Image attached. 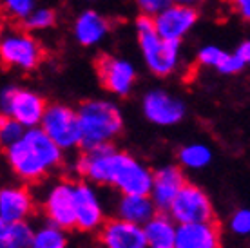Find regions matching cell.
I'll return each instance as SVG.
<instances>
[{"instance_id": "cell-27", "label": "cell", "mask_w": 250, "mask_h": 248, "mask_svg": "<svg viewBox=\"0 0 250 248\" xmlns=\"http://www.w3.org/2000/svg\"><path fill=\"white\" fill-rule=\"evenodd\" d=\"M230 230L236 236H250V208H239L230 217Z\"/></svg>"}, {"instance_id": "cell-3", "label": "cell", "mask_w": 250, "mask_h": 248, "mask_svg": "<svg viewBox=\"0 0 250 248\" xmlns=\"http://www.w3.org/2000/svg\"><path fill=\"white\" fill-rule=\"evenodd\" d=\"M140 47L144 51L145 62L149 69L158 76H167L174 71L178 63L180 40L162 38L156 29V22L150 15H142L136 20Z\"/></svg>"}, {"instance_id": "cell-11", "label": "cell", "mask_w": 250, "mask_h": 248, "mask_svg": "<svg viewBox=\"0 0 250 248\" xmlns=\"http://www.w3.org/2000/svg\"><path fill=\"white\" fill-rule=\"evenodd\" d=\"M96 73H98V80L107 91L125 96L131 91L132 83H134V69L131 63L118 60L114 56L100 55L94 62Z\"/></svg>"}, {"instance_id": "cell-7", "label": "cell", "mask_w": 250, "mask_h": 248, "mask_svg": "<svg viewBox=\"0 0 250 248\" xmlns=\"http://www.w3.org/2000/svg\"><path fill=\"white\" fill-rule=\"evenodd\" d=\"M2 111L4 116L20 122L25 129H31V127H40L47 105L42 96L31 91L9 87L2 94Z\"/></svg>"}, {"instance_id": "cell-24", "label": "cell", "mask_w": 250, "mask_h": 248, "mask_svg": "<svg viewBox=\"0 0 250 248\" xmlns=\"http://www.w3.org/2000/svg\"><path fill=\"white\" fill-rule=\"evenodd\" d=\"M31 248H67L65 230L53 223L44 225L35 232Z\"/></svg>"}, {"instance_id": "cell-5", "label": "cell", "mask_w": 250, "mask_h": 248, "mask_svg": "<svg viewBox=\"0 0 250 248\" xmlns=\"http://www.w3.org/2000/svg\"><path fill=\"white\" fill-rule=\"evenodd\" d=\"M40 127L62 150L75 149L82 145V129L78 111L65 105L47 107Z\"/></svg>"}, {"instance_id": "cell-17", "label": "cell", "mask_w": 250, "mask_h": 248, "mask_svg": "<svg viewBox=\"0 0 250 248\" xmlns=\"http://www.w3.org/2000/svg\"><path fill=\"white\" fill-rule=\"evenodd\" d=\"M33 212V198L24 186H6L0 192V225L25 221Z\"/></svg>"}, {"instance_id": "cell-16", "label": "cell", "mask_w": 250, "mask_h": 248, "mask_svg": "<svg viewBox=\"0 0 250 248\" xmlns=\"http://www.w3.org/2000/svg\"><path fill=\"white\" fill-rule=\"evenodd\" d=\"M104 225V208L100 198L89 183H76V228L93 232Z\"/></svg>"}, {"instance_id": "cell-26", "label": "cell", "mask_w": 250, "mask_h": 248, "mask_svg": "<svg viewBox=\"0 0 250 248\" xmlns=\"http://www.w3.org/2000/svg\"><path fill=\"white\" fill-rule=\"evenodd\" d=\"M55 20H57V15L53 9H40V11L31 13L22 24L27 29H44V27H49V25L55 24Z\"/></svg>"}, {"instance_id": "cell-25", "label": "cell", "mask_w": 250, "mask_h": 248, "mask_svg": "<svg viewBox=\"0 0 250 248\" xmlns=\"http://www.w3.org/2000/svg\"><path fill=\"white\" fill-rule=\"evenodd\" d=\"M25 127L17 120L9 118V116H2V122H0V140H2V145L4 149L9 147L11 143L19 142L20 138L24 136Z\"/></svg>"}, {"instance_id": "cell-20", "label": "cell", "mask_w": 250, "mask_h": 248, "mask_svg": "<svg viewBox=\"0 0 250 248\" xmlns=\"http://www.w3.org/2000/svg\"><path fill=\"white\" fill-rule=\"evenodd\" d=\"M149 248H174L178 223L167 214H156L144 225Z\"/></svg>"}, {"instance_id": "cell-10", "label": "cell", "mask_w": 250, "mask_h": 248, "mask_svg": "<svg viewBox=\"0 0 250 248\" xmlns=\"http://www.w3.org/2000/svg\"><path fill=\"white\" fill-rule=\"evenodd\" d=\"M100 243L104 248H149L144 227L122 217L102 225Z\"/></svg>"}, {"instance_id": "cell-33", "label": "cell", "mask_w": 250, "mask_h": 248, "mask_svg": "<svg viewBox=\"0 0 250 248\" xmlns=\"http://www.w3.org/2000/svg\"><path fill=\"white\" fill-rule=\"evenodd\" d=\"M238 55L243 58L245 62L247 63H250V42H247V43H243L241 47L238 49Z\"/></svg>"}, {"instance_id": "cell-13", "label": "cell", "mask_w": 250, "mask_h": 248, "mask_svg": "<svg viewBox=\"0 0 250 248\" xmlns=\"http://www.w3.org/2000/svg\"><path fill=\"white\" fill-rule=\"evenodd\" d=\"M145 118L156 125H176L185 116V105L180 100L163 91H150L142 103Z\"/></svg>"}, {"instance_id": "cell-8", "label": "cell", "mask_w": 250, "mask_h": 248, "mask_svg": "<svg viewBox=\"0 0 250 248\" xmlns=\"http://www.w3.org/2000/svg\"><path fill=\"white\" fill-rule=\"evenodd\" d=\"M44 210L49 223L63 230L76 227V185L58 181L49 188L44 199Z\"/></svg>"}, {"instance_id": "cell-31", "label": "cell", "mask_w": 250, "mask_h": 248, "mask_svg": "<svg viewBox=\"0 0 250 248\" xmlns=\"http://www.w3.org/2000/svg\"><path fill=\"white\" fill-rule=\"evenodd\" d=\"M140 9L144 11V15H160V13L165 9V7H169V2L170 0H136Z\"/></svg>"}, {"instance_id": "cell-12", "label": "cell", "mask_w": 250, "mask_h": 248, "mask_svg": "<svg viewBox=\"0 0 250 248\" xmlns=\"http://www.w3.org/2000/svg\"><path fill=\"white\" fill-rule=\"evenodd\" d=\"M116 152L111 143L98 145L93 149H83V154L78 158L76 170L96 185H111V165L113 154Z\"/></svg>"}, {"instance_id": "cell-9", "label": "cell", "mask_w": 250, "mask_h": 248, "mask_svg": "<svg viewBox=\"0 0 250 248\" xmlns=\"http://www.w3.org/2000/svg\"><path fill=\"white\" fill-rule=\"evenodd\" d=\"M2 62L11 67L35 69L44 60L42 45L24 31H13L2 40L0 45Z\"/></svg>"}, {"instance_id": "cell-34", "label": "cell", "mask_w": 250, "mask_h": 248, "mask_svg": "<svg viewBox=\"0 0 250 248\" xmlns=\"http://www.w3.org/2000/svg\"><path fill=\"white\" fill-rule=\"evenodd\" d=\"M178 4H192V2H198V0H176Z\"/></svg>"}, {"instance_id": "cell-1", "label": "cell", "mask_w": 250, "mask_h": 248, "mask_svg": "<svg viewBox=\"0 0 250 248\" xmlns=\"http://www.w3.org/2000/svg\"><path fill=\"white\" fill-rule=\"evenodd\" d=\"M62 152L42 127H31L19 142L6 147V160L22 181H38L62 163Z\"/></svg>"}, {"instance_id": "cell-14", "label": "cell", "mask_w": 250, "mask_h": 248, "mask_svg": "<svg viewBox=\"0 0 250 248\" xmlns=\"http://www.w3.org/2000/svg\"><path fill=\"white\" fill-rule=\"evenodd\" d=\"M185 176L182 167L178 165H165L154 172V183L150 190V198L156 203L158 210H169L176 196L185 186Z\"/></svg>"}, {"instance_id": "cell-22", "label": "cell", "mask_w": 250, "mask_h": 248, "mask_svg": "<svg viewBox=\"0 0 250 248\" xmlns=\"http://www.w3.org/2000/svg\"><path fill=\"white\" fill-rule=\"evenodd\" d=\"M75 33L78 42L83 43V45H91V43L98 42L107 33V22L98 13L87 11L76 20Z\"/></svg>"}, {"instance_id": "cell-29", "label": "cell", "mask_w": 250, "mask_h": 248, "mask_svg": "<svg viewBox=\"0 0 250 248\" xmlns=\"http://www.w3.org/2000/svg\"><path fill=\"white\" fill-rule=\"evenodd\" d=\"M6 9L9 17L13 19H20L24 22L33 9V0H6Z\"/></svg>"}, {"instance_id": "cell-19", "label": "cell", "mask_w": 250, "mask_h": 248, "mask_svg": "<svg viewBox=\"0 0 250 248\" xmlns=\"http://www.w3.org/2000/svg\"><path fill=\"white\" fill-rule=\"evenodd\" d=\"M156 203L152 201L149 194H122L118 201V217L131 221V223L142 225L150 221L156 216Z\"/></svg>"}, {"instance_id": "cell-4", "label": "cell", "mask_w": 250, "mask_h": 248, "mask_svg": "<svg viewBox=\"0 0 250 248\" xmlns=\"http://www.w3.org/2000/svg\"><path fill=\"white\" fill-rule=\"evenodd\" d=\"M154 183V172L127 152L116 150L111 165V185L122 194H149Z\"/></svg>"}, {"instance_id": "cell-32", "label": "cell", "mask_w": 250, "mask_h": 248, "mask_svg": "<svg viewBox=\"0 0 250 248\" xmlns=\"http://www.w3.org/2000/svg\"><path fill=\"white\" fill-rule=\"evenodd\" d=\"M232 6L236 7V11L243 17L245 20L250 22V0H230Z\"/></svg>"}, {"instance_id": "cell-18", "label": "cell", "mask_w": 250, "mask_h": 248, "mask_svg": "<svg viewBox=\"0 0 250 248\" xmlns=\"http://www.w3.org/2000/svg\"><path fill=\"white\" fill-rule=\"evenodd\" d=\"M219 247H221L219 230H218V225H214L212 221L178 225V236H176L174 248H219Z\"/></svg>"}, {"instance_id": "cell-23", "label": "cell", "mask_w": 250, "mask_h": 248, "mask_svg": "<svg viewBox=\"0 0 250 248\" xmlns=\"http://www.w3.org/2000/svg\"><path fill=\"white\" fill-rule=\"evenodd\" d=\"M178 162L185 168L200 170L210 165L212 162V150L207 147L205 143H190L180 149L178 152Z\"/></svg>"}, {"instance_id": "cell-15", "label": "cell", "mask_w": 250, "mask_h": 248, "mask_svg": "<svg viewBox=\"0 0 250 248\" xmlns=\"http://www.w3.org/2000/svg\"><path fill=\"white\" fill-rule=\"evenodd\" d=\"M198 20V13L188 4H174L156 15V29L162 38L180 40Z\"/></svg>"}, {"instance_id": "cell-2", "label": "cell", "mask_w": 250, "mask_h": 248, "mask_svg": "<svg viewBox=\"0 0 250 248\" xmlns=\"http://www.w3.org/2000/svg\"><path fill=\"white\" fill-rule=\"evenodd\" d=\"M82 129V149L111 143L122 132L124 120L118 107L104 100H89L78 109Z\"/></svg>"}, {"instance_id": "cell-28", "label": "cell", "mask_w": 250, "mask_h": 248, "mask_svg": "<svg viewBox=\"0 0 250 248\" xmlns=\"http://www.w3.org/2000/svg\"><path fill=\"white\" fill-rule=\"evenodd\" d=\"M245 65H247V62H245L238 53L236 55H227V53H223L219 63L216 65V69H218L219 73H223V75H234V73H239Z\"/></svg>"}, {"instance_id": "cell-30", "label": "cell", "mask_w": 250, "mask_h": 248, "mask_svg": "<svg viewBox=\"0 0 250 248\" xmlns=\"http://www.w3.org/2000/svg\"><path fill=\"white\" fill-rule=\"evenodd\" d=\"M223 56V51H219L218 47H203L198 55V62L201 65H208V67H216Z\"/></svg>"}, {"instance_id": "cell-21", "label": "cell", "mask_w": 250, "mask_h": 248, "mask_svg": "<svg viewBox=\"0 0 250 248\" xmlns=\"http://www.w3.org/2000/svg\"><path fill=\"white\" fill-rule=\"evenodd\" d=\"M35 230L27 221L0 225V248H31Z\"/></svg>"}, {"instance_id": "cell-6", "label": "cell", "mask_w": 250, "mask_h": 248, "mask_svg": "<svg viewBox=\"0 0 250 248\" xmlns=\"http://www.w3.org/2000/svg\"><path fill=\"white\" fill-rule=\"evenodd\" d=\"M167 214L178 225L205 223V221H212L214 208L212 201L203 188L194 183H185V186L172 201Z\"/></svg>"}]
</instances>
